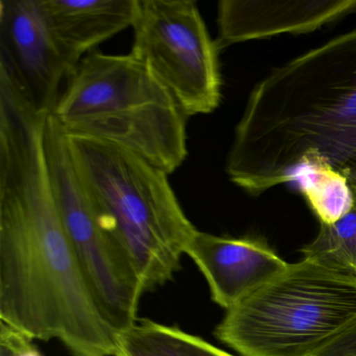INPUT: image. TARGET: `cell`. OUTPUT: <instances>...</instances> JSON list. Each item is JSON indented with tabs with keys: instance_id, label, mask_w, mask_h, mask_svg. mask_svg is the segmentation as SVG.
I'll use <instances>...</instances> for the list:
<instances>
[{
	"instance_id": "8",
	"label": "cell",
	"mask_w": 356,
	"mask_h": 356,
	"mask_svg": "<svg viewBox=\"0 0 356 356\" xmlns=\"http://www.w3.org/2000/svg\"><path fill=\"white\" fill-rule=\"evenodd\" d=\"M76 65L60 47L38 0H0V72L37 111L49 114Z\"/></svg>"
},
{
	"instance_id": "11",
	"label": "cell",
	"mask_w": 356,
	"mask_h": 356,
	"mask_svg": "<svg viewBox=\"0 0 356 356\" xmlns=\"http://www.w3.org/2000/svg\"><path fill=\"white\" fill-rule=\"evenodd\" d=\"M38 3L60 47L78 65L97 45L132 28L139 0H38Z\"/></svg>"
},
{
	"instance_id": "17",
	"label": "cell",
	"mask_w": 356,
	"mask_h": 356,
	"mask_svg": "<svg viewBox=\"0 0 356 356\" xmlns=\"http://www.w3.org/2000/svg\"><path fill=\"white\" fill-rule=\"evenodd\" d=\"M350 185H351L352 191H353L354 193V197H355V203H356V177L353 179V181H352L351 183H350Z\"/></svg>"
},
{
	"instance_id": "9",
	"label": "cell",
	"mask_w": 356,
	"mask_h": 356,
	"mask_svg": "<svg viewBox=\"0 0 356 356\" xmlns=\"http://www.w3.org/2000/svg\"><path fill=\"white\" fill-rule=\"evenodd\" d=\"M186 255L205 278L212 301L226 310L289 264L259 239L216 236L199 230L187 247Z\"/></svg>"
},
{
	"instance_id": "13",
	"label": "cell",
	"mask_w": 356,
	"mask_h": 356,
	"mask_svg": "<svg viewBox=\"0 0 356 356\" xmlns=\"http://www.w3.org/2000/svg\"><path fill=\"white\" fill-rule=\"evenodd\" d=\"M293 181L320 224H333L354 207L355 197L348 179L316 154L302 157Z\"/></svg>"
},
{
	"instance_id": "6",
	"label": "cell",
	"mask_w": 356,
	"mask_h": 356,
	"mask_svg": "<svg viewBox=\"0 0 356 356\" xmlns=\"http://www.w3.org/2000/svg\"><path fill=\"white\" fill-rule=\"evenodd\" d=\"M131 55L170 91L187 118L209 114L222 99L218 49L197 3L139 0Z\"/></svg>"
},
{
	"instance_id": "5",
	"label": "cell",
	"mask_w": 356,
	"mask_h": 356,
	"mask_svg": "<svg viewBox=\"0 0 356 356\" xmlns=\"http://www.w3.org/2000/svg\"><path fill=\"white\" fill-rule=\"evenodd\" d=\"M356 318V279L312 260L227 310L214 334L241 356H314Z\"/></svg>"
},
{
	"instance_id": "4",
	"label": "cell",
	"mask_w": 356,
	"mask_h": 356,
	"mask_svg": "<svg viewBox=\"0 0 356 356\" xmlns=\"http://www.w3.org/2000/svg\"><path fill=\"white\" fill-rule=\"evenodd\" d=\"M51 114L66 134L120 145L168 175L188 154V118L131 54H87L68 76Z\"/></svg>"
},
{
	"instance_id": "14",
	"label": "cell",
	"mask_w": 356,
	"mask_h": 356,
	"mask_svg": "<svg viewBox=\"0 0 356 356\" xmlns=\"http://www.w3.org/2000/svg\"><path fill=\"white\" fill-rule=\"evenodd\" d=\"M300 251L304 259L356 279V203L337 222L321 224L316 238Z\"/></svg>"
},
{
	"instance_id": "10",
	"label": "cell",
	"mask_w": 356,
	"mask_h": 356,
	"mask_svg": "<svg viewBox=\"0 0 356 356\" xmlns=\"http://www.w3.org/2000/svg\"><path fill=\"white\" fill-rule=\"evenodd\" d=\"M356 0H286L218 3V49L281 34H305L355 13Z\"/></svg>"
},
{
	"instance_id": "15",
	"label": "cell",
	"mask_w": 356,
	"mask_h": 356,
	"mask_svg": "<svg viewBox=\"0 0 356 356\" xmlns=\"http://www.w3.org/2000/svg\"><path fill=\"white\" fill-rule=\"evenodd\" d=\"M0 325V356H43L30 337L3 323Z\"/></svg>"
},
{
	"instance_id": "12",
	"label": "cell",
	"mask_w": 356,
	"mask_h": 356,
	"mask_svg": "<svg viewBox=\"0 0 356 356\" xmlns=\"http://www.w3.org/2000/svg\"><path fill=\"white\" fill-rule=\"evenodd\" d=\"M114 356H234L178 327L137 320L118 333Z\"/></svg>"
},
{
	"instance_id": "16",
	"label": "cell",
	"mask_w": 356,
	"mask_h": 356,
	"mask_svg": "<svg viewBox=\"0 0 356 356\" xmlns=\"http://www.w3.org/2000/svg\"><path fill=\"white\" fill-rule=\"evenodd\" d=\"M314 356H356V318Z\"/></svg>"
},
{
	"instance_id": "3",
	"label": "cell",
	"mask_w": 356,
	"mask_h": 356,
	"mask_svg": "<svg viewBox=\"0 0 356 356\" xmlns=\"http://www.w3.org/2000/svg\"><path fill=\"white\" fill-rule=\"evenodd\" d=\"M66 138L97 222L130 262L145 293L172 280L197 229L181 207L168 172L120 145Z\"/></svg>"
},
{
	"instance_id": "2",
	"label": "cell",
	"mask_w": 356,
	"mask_h": 356,
	"mask_svg": "<svg viewBox=\"0 0 356 356\" xmlns=\"http://www.w3.org/2000/svg\"><path fill=\"white\" fill-rule=\"evenodd\" d=\"M356 177V29L274 68L252 90L227 157L251 195L291 182L305 154Z\"/></svg>"
},
{
	"instance_id": "7",
	"label": "cell",
	"mask_w": 356,
	"mask_h": 356,
	"mask_svg": "<svg viewBox=\"0 0 356 356\" xmlns=\"http://www.w3.org/2000/svg\"><path fill=\"white\" fill-rule=\"evenodd\" d=\"M44 145L56 203L89 286L110 322L120 330L138 320L145 291L124 254L102 230L76 176L65 132L49 114Z\"/></svg>"
},
{
	"instance_id": "1",
	"label": "cell",
	"mask_w": 356,
	"mask_h": 356,
	"mask_svg": "<svg viewBox=\"0 0 356 356\" xmlns=\"http://www.w3.org/2000/svg\"><path fill=\"white\" fill-rule=\"evenodd\" d=\"M49 114L0 87V323L72 356H114L118 329L89 286L56 203Z\"/></svg>"
}]
</instances>
